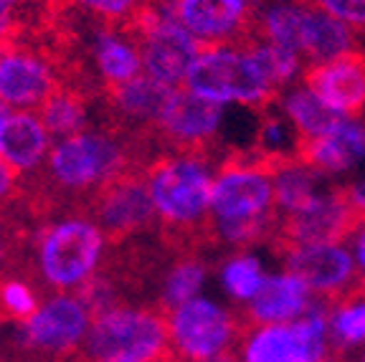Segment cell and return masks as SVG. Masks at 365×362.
Returning <instances> with one entry per match:
<instances>
[{"instance_id":"5bb4252c","label":"cell","mask_w":365,"mask_h":362,"mask_svg":"<svg viewBox=\"0 0 365 362\" xmlns=\"http://www.w3.org/2000/svg\"><path fill=\"white\" fill-rule=\"evenodd\" d=\"M89 215L112 241L148 231L158 221V215H155L153 198L145 182V172L130 170L109 182L107 187H102L91 198Z\"/></svg>"},{"instance_id":"484cf974","label":"cell","mask_w":365,"mask_h":362,"mask_svg":"<svg viewBox=\"0 0 365 362\" xmlns=\"http://www.w3.org/2000/svg\"><path fill=\"white\" fill-rule=\"evenodd\" d=\"M267 276L269 272L264 261L251 251H231L216 269V284L221 294L228 299V304L239 309H244L259 294Z\"/></svg>"},{"instance_id":"8992f818","label":"cell","mask_w":365,"mask_h":362,"mask_svg":"<svg viewBox=\"0 0 365 362\" xmlns=\"http://www.w3.org/2000/svg\"><path fill=\"white\" fill-rule=\"evenodd\" d=\"M86 360H137V362H168L170 342H168L165 311L155 306L120 304L97 311L91 319L86 337Z\"/></svg>"},{"instance_id":"4dcf8cb0","label":"cell","mask_w":365,"mask_h":362,"mask_svg":"<svg viewBox=\"0 0 365 362\" xmlns=\"http://www.w3.org/2000/svg\"><path fill=\"white\" fill-rule=\"evenodd\" d=\"M41 291L31 279L18 274H3L0 276V319L21 324L38 309Z\"/></svg>"},{"instance_id":"30bf717a","label":"cell","mask_w":365,"mask_h":362,"mask_svg":"<svg viewBox=\"0 0 365 362\" xmlns=\"http://www.w3.org/2000/svg\"><path fill=\"white\" fill-rule=\"evenodd\" d=\"M130 29L140 43L145 74L170 89H180L203 43L178 23L170 0H148Z\"/></svg>"},{"instance_id":"f1b7e54d","label":"cell","mask_w":365,"mask_h":362,"mask_svg":"<svg viewBox=\"0 0 365 362\" xmlns=\"http://www.w3.org/2000/svg\"><path fill=\"white\" fill-rule=\"evenodd\" d=\"M38 114L53 140H63V137L89 130V104H86V99L76 89L58 86L43 102Z\"/></svg>"},{"instance_id":"52a82bcc","label":"cell","mask_w":365,"mask_h":362,"mask_svg":"<svg viewBox=\"0 0 365 362\" xmlns=\"http://www.w3.org/2000/svg\"><path fill=\"white\" fill-rule=\"evenodd\" d=\"M173 362H213L234 357L244 324L236 309L211 294H200L165 311Z\"/></svg>"},{"instance_id":"83f0119b","label":"cell","mask_w":365,"mask_h":362,"mask_svg":"<svg viewBox=\"0 0 365 362\" xmlns=\"http://www.w3.org/2000/svg\"><path fill=\"white\" fill-rule=\"evenodd\" d=\"M208 279H211V272H208V264L200 256H178L160 279V309L170 311L175 306L185 304V301L195 299V296L205 294Z\"/></svg>"},{"instance_id":"1f68e13d","label":"cell","mask_w":365,"mask_h":362,"mask_svg":"<svg viewBox=\"0 0 365 362\" xmlns=\"http://www.w3.org/2000/svg\"><path fill=\"white\" fill-rule=\"evenodd\" d=\"M79 11L109 26H132L148 0H74Z\"/></svg>"},{"instance_id":"ffe728a7","label":"cell","mask_w":365,"mask_h":362,"mask_svg":"<svg viewBox=\"0 0 365 362\" xmlns=\"http://www.w3.org/2000/svg\"><path fill=\"white\" fill-rule=\"evenodd\" d=\"M297 160L325 177L348 172L360 160H365V119L342 117V122L330 135L299 142Z\"/></svg>"},{"instance_id":"7bdbcfd3","label":"cell","mask_w":365,"mask_h":362,"mask_svg":"<svg viewBox=\"0 0 365 362\" xmlns=\"http://www.w3.org/2000/svg\"><path fill=\"white\" fill-rule=\"evenodd\" d=\"M358 362H365V355H363V357H358Z\"/></svg>"},{"instance_id":"7402d4cb","label":"cell","mask_w":365,"mask_h":362,"mask_svg":"<svg viewBox=\"0 0 365 362\" xmlns=\"http://www.w3.org/2000/svg\"><path fill=\"white\" fill-rule=\"evenodd\" d=\"M170 94V86L160 84L148 74H140L137 79L107 91L114 117L120 119L122 125H130L132 130H143L148 135H153L158 127V119Z\"/></svg>"},{"instance_id":"7a4b0ae2","label":"cell","mask_w":365,"mask_h":362,"mask_svg":"<svg viewBox=\"0 0 365 362\" xmlns=\"http://www.w3.org/2000/svg\"><path fill=\"white\" fill-rule=\"evenodd\" d=\"M216 165L208 152L165 150L145 167L150 198L163 231L173 238H211Z\"/></svg>"},{"instance_id":"2e32d148","label":"cell","mask_w":365,"mask_h":362,"mask_svg":"<svg viewBox=\"0 0 365 362\" xmlns=\"http://www.w3.org/2000/svg\"><path fill=\"white\" fill-rule=\"evenodd\" d=\"M173 16L203 46L246 43L254 0H170Z\"/></svg>"},{"instance_id":"ba28073f","label":"cell","mask_w":365,"mask_h":362,"mask_svg":"<svg viewBox=\"0 0 365 362\" xmlns=\"http://www.w3.org/2000/svg\"><path fill=\"white\" fill-rule=\"evenodd\" d=\"M94 311L81 294L48 291L38 309L18 324L16 345L41 362H66L84 355Z\"/></svg>"},{"instance_id":"74e56055","label":"cell","mask_w":365,"mask_h":362,"mask_svg":"<svg viewBox=\"0 0 365 362\" xmlns=\"http://www.w3.org/2000/svg\"><path fill=\"white\" fill-rule=\"evenodd\" d=\"M345 190H348V198H350V203H353V208L365 218V177L353 182V185H345Z\"/></svg>"},{"instance_id":"d590c367","label":"cell","mask_w":365,"mask_h":362,"mask_svg":"<svg viewBox=\"0 0 365 362\" xmlns=\"http://www.w3.org/2000/svg\"><path fill=\"white\" fill-rule=\"evenodd\" d=\"M350 251H353L355 267H358V276H360V286H365V221L355 228V233L348 241Z\"/></svg>"},{"instance_id":"e575fe53","label":"cell","mask_w":365,"mask_h":362,"mask_svg":"<svg viewBox=\"0 0 365 362\" xmlns=\"http://www.w3.org/2000/svg\"><path fill=\"white\" fill-rule=\"evenodd\" d=\"M18 182H21V177H18V172L13 170V167L6 162V160L0 157V205L16 198V192H18Z\"/></svg>"},{"instance_id":"8d00e7d4","label":"cell","mask_w":365,"mask_h":362,"mask_svg":"<svg viewBox=\"0 0 365 362\" xmlns=\"http://www.w3.org/2000/svg\"><path fill=\"white\" fill-rule=\"evenodd\" d=\"M11 231H8V223L6 218L0 215V276H3V272H6L8 267V259H11Z\"/></svg>"},{"instance_id":"d6a6232c","label":"cell","mask_w":365,"mask_h":362,"mask_svg":"<svg viewBox=\"0 0 365 362\" xmlns=\"http://www.w3.org/2000/svg\"><path fill=\"white\" fill-rule=\"evenodd\" d=\"M314 6L365 36V0H312Z\"/></svg>"},{"instance_id":"5b68a950","label":"cell","mask_w":365,"mask_h":362,"mask_svg":"<svg viewBox=\"0 0 365 362\" xmlns=\"http://www.w3.org/2000/svg\"><path fill=\"white\" fill-rule=\"evenodd\" d=\"M182 86L213 104L249 112H264L279 99L244 43L203 46Z\"/></svg>"},{"instance_id":"6da1fadb","label":"cell","mask_w":365,"mask_h":362,"mask_svg":"<svg viewBox=\"0 0 365 362\" xmlns=\"http://www.w3.org/2000/svg\"><path fill=\"white\" fill-rule=\"evenodd\" d=\"M269 162L257 150H234L221 160L213 180L211 238L231 251L272 244L279 233Z\"/></svg>"},{"instance_id":"7c38bea8","label":"cell","mask_w":365,"mask_h":362,"mask_svg":"<svg viewBox=\"0 0 365 362\" xmlns=\"http://www.w3.org/2000/svg\"><path fill=\"white\" fill-rule=\"evenodd\" d=\"M363 221L365 218L350 203L345 185H327L312 205L282 218L279 233L272 244H277V251L307 244H348Z\"/></svg>"},{"instance_id":"9a60e30c","label":"cell","mask_w":365,"mask_h":362,"mask_svg":"<svg viewBox=\"0 0 365 362\" xmlns=\"http://www.w3.org/2000/svg\"><path fill=\"white\" fill-rule=\"evenodd\" d=\"M58 89L53 63L34 48L8 43L0 48V104L11 112H38Z\"/></svg>"},{"instance_id":"ee69618b","label":"cell","mask_w":365,"mask_h":362,"mask_svg":"<svg viewBox=\"0 0 365 362\" xmlns=\"http://www.w3.org/2000/svg\"><path fill=\"white\" fill-rule=\"evenodd\" d=\"M0 362H6V360H3V357H0Z\"/></svg>"},{"instance_id":"603a6c76","label":"cell","mask_w":365,"mask_h":362,"mask_svg":"<svg viewBox=\"0 0 365 362\" xmlns=\"http://www.w3.org/2000/svg\"><path fill=\"white\" fill-rule=\"evenodd\" d=\"M350 51H363L360 36L350 26L317 8L312 0H307L302 18V58L307 66L332 61Z\"/></svg>"},{"instance_id":"b9f144b4","label":"cell","mask_w":365,"mask_h":362,"mask_svg":"<svg viewBox=\"0 0 365 362\" xmlns=\"http://www.w3.org/2000/svg\"><path fill=\"white\" fill-rule=\"evenodd\" d=\"M213 362H234V357H221V360H213Z\"/></svg>"},{"instance_id":"3957f363","label":"cell","mask_w":365,"mask_h":362,"mask_svg":"<svg viewBox=\"0 0 365 362\" xmlns=\"http://www.w3.org/2000/svg\"><path fill=\"white\" fill-rule=\"evenodd\" d=\"M112 238L89 213H68L38 228L34 272L46 291L79 294L102 274Z\"/></svg>"},{"instance_id":"277c9868","label":"cell","mask_w":365,"mask_h":362,"mask_svg":"<svg viewBox=\"0 0 365 362\" xmlns=\"http://www.w3.org/2000/svg\"><path fill=\"white\" fill-rule=\"evenodd\" d=\"M130 170H137L130 145L117 132L89 127L53 142L43 175L61 195L91 200L102 187Z\"/></svg>"},{"instance_id":"836d02e7","label":"cell","mask_w":365,"mask_h":362,"mask_svg":"<svg viewBox=\"0 0 365 362\" xmlns=\"http://www.w3.org/2000/svg\"><path fill=\"white\" fill-rule=\"evenodd\" d=\"M79 294H81V299L89 304V309L94 311V314L109 309V306H114V304H120V291H117L112 279L104 276V274H99L94 281L86 284Z\"/></svg>"},{"instance_id":"cb8c5ba5","label":"cell","mask_w":365,"mask_h":362,"mask_svg":"<svg viewBox=\"0 0 365 362\" xmlns=\"http://www.w3.org/2000/svg\"><path fill=\"white\" fill-rule=\"evenodd\" d=\"M277 107L289 119V125L294 127L299 142H309V140H317V137L330 135L342 122V114L332 112L304 84H294L287 91H282L279 99H277Z\"/></svg>"},{"instance_id":"d4e9b609","label":"cell","mask_w":365,"mask_h":362,"mask_svg":"<svg viewBox=\"0 0 365 362\" xmlns=\"http://www.w3.org/2000/svg\"><path fill=\"white\" fill-rule=\"evenodd\" d=\"M327 327L337 357L365 355V286L327 304Z\"/></svg>"},{"instance_id":"e0dca14e","label":"cell","mask_w":365,"mask_h":362,"mask_svg":"<svg viewBox=\"0 0 365 362\" xmlns=\"http://www.w3.org/2000/svg\"><path fill=\"white\" fill-rule=\"evenodd\" d=\"M302 84L342 117H365V51L312 63Z\"/></svg>"},{"instance_id":"44dd1931","label":"cell","mask_w":365,"mask_h":362,"mask_svg":"<svg viewBox=\"0 0 365 362\" xmlns=\"http://www.w3.org/2000/svg\"><path fill=\"white\" fill-rule=\"evenodd\" d=\"M53 142L56 140L46 130L38 112H11L0 130V157L18 177H29L43 172Z\"/></svg>"},{"instance_id":"f35d334b","label":"cell","mask_w":365,"mask_h":362,"mask_svg":"<svg viewBox=\"0 0 365 362\" xmlns=\"http://www.w3.org/2000/svg\"><path fill=\"white\" fill-rule=\"evenodd\" d=\"M13 31H16V26L0 18V48H3V46L11 43V33H13Z\"/></svg>"},{"instance_id":"ac0fdd59","label":"cell","mask_w":365,"mask_h":362,"mask_svg":"<svg viewBox=\"0 0 365 362\" xmlns=\"http://www.w3.org/2000/svg\"><path fill=\"white\" fill-rule=\"evenodd\" d=\"M317 301L302 279L282 269L269 274L259 294L244 306V319L246 324H292Z\"/></svg>"},{"instance_id":"d6986e66","label":"cell","mask_w":365,"mask_h":362,"mask_svg":"<svg viewBox=\"0 0 365 362\" xmlns=\"http://www.w3.org/2000/svg\"><path fill=\"white\" fill-rule=\"evenodd\" d=\"M89 58L107 91L145 74L140 43L130 26H94L89 33Z\"/></svg>"},{"instance_id":"ab89813d","label":"cell","mask_w":365,"mask_h":362,"mask_svg":"<svg viewBox=\"0 0 365 362\" xmlns=\"http://www.w3.org/2000/svg\"><path fill=\"white\" fill-rule=\"evenodd\" d=\"M8 114H11V109H8V107H3V104H0V130H3V125H6Z\"/></svg>"},{"instance_id":"9c48e42d","label":"cell","mask_w":365,"mask_h":362,"mask_svg":"<svg viewBox=\"0 0 365 362\" xmlns=\"http://www.w3.org/2000/svg\"><path fill=\"white\" fill-rule=\"evenodd\" d=\"M327 304L317 301L292 324H246L234 362H335Z\"/></svg>"},{"instance_id":"8fae6325","label":"cell","mask_w":365,"mask_h":362,"mask_svg":"<svg viewBox=\"0 0 365 362\" xmlns=\"http://www.w3.org/2000/svg\"><path fill=\"white\" fill-rule=\"evenodd\" d=\"M223 122H226V107L200 99L180 86L173 89L153 135L160 137L168 150L216 155L221 150L218 145H221Z\"/></svg>"},{"instance_id":"4fadbf2b","label":"cell","mask_w":365,"mask_h":362,"mask_svg":"<svg viewBox=\"0 0 365 362\" xmlns=\"http://www.w3.org/2000/svg\"><path fill=\"white\" fill-rule=\"evenodd\" d=\"M284 269L299 276L325 304L342 299L360 286L358 267L348 244H307L279 249Z\"/></svg>"},{"instance_id":"4316f807","label":"cell","mask_w":365,"mask_h":362,"mask_svg":"<svg viewBox=\"0 0 365 362\" xmlns=\"http://www.w3.org/2000/svg\"><path fill=\"white\" fill-rule=\"evenodd\" d=\"M272 180H274V205H277V213L282 218L284 215H294L307 208V205H312L319 192L325 190L322 187L325 175H319L317 170L307 167V165L299 162L297 157L279 165L272 172Z\"/></svg>"},{"instance_id":"f546056e","label":"cell","mask_w":365,"mask_h":362,"mask_svg":"<svg viewBox=\"0 0 365 362\" xmlns=\"http://www.w3.org/2000/svg\"><path fill=\"white\" fill-rule=\"evenodd\" d=\"M246 48L249 53L254 56L257 61L259 71L262 76L267 79V84L272 86L277 94L287 91L289 86H294V81L299 76H304L307 66H304V58L299 53L289 51V48H282V46H274V43H264V41H257L251 38L246 41Z\"/></svg>"},{"instance_id":"60d3db41","label":"cell","mask_w":365,"mask_h":362,"mask_svg":"<svg viewBox=\"0 0 365 362\" xmlns=\"http://www.w3.org/2000/svg\"><path fill=\"white\" fill-rule=\"evenodd\" d=\"M81 362H137V360H86V357H81Z\"/></svg>"}]
</instances>
